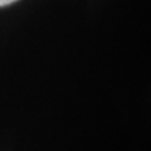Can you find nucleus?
Here are the masks:
<instances>
[{"label": "nucleus", "instance_id": "1", "mask_svg": "<svg viewBox=\"0 0 151 151\" xmlns=\"http://www.w3.org/2000/svg\"><path fill=\"white\" fill-rule=\"evenodd\" d=\"M14 1H17V0H0V6H5V5H9V4H12Z\"/></svg>", "mask_w": 151, "mask_h": 151}]
</instances>
